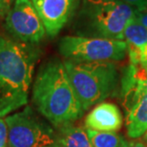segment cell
<instances>
[{
	"instance_id": "1",
	"label": "cell",
	"mask_w": 147,
	"mask_h": 147,
	"mask_svg": "<svg viewBox=\"0 0 147 147\" xmlns=\"http://www.w3.org/2000/svg\"><path fill=\"white\" fill-rule=\"evenodd\" d=\"M33 45L0 36V117L27 104L38 58Z\"/></svg>"
},
{
	"instance_id": "2",
	"label": "cell",
	"mask_w": 147,
	"mask_h": 147,
	"mask_svg": "<svg viewBox=\"0 0 147 147\" xmlns=\"http://www.w3.org/2000/svg\"><path fill=\"white\" fill-rule=\"evenodd\" d=\"M32 98L36 110L55 127L73 123L84 112L69 81L64 62L58 59L40 68Z\"/></svg>"
},
{
	"instance_id": "3",
	"label": "cell",
	"mask_w": 147,
	"mask_h": 147,
	"mask_svg": "<svg viewBox=\"0 0 147 147\" xmlns=\"http://www.w3.org/2000/svg\"><path fill=\"white\" fill-rule=\"evenodd\" d=\"M64 66L83 111L101 103L117 89L119 72L115 62H75L65 60Z\"/></svg>"
},
{
	"instance_id": "4",
	"label": "cell",
	"mask_w": 147,
	"mask_h": 147,
	"mask_svg": "<svg viewBox=\"0 0 147 147\" xmlns=\"http://www.w3.org/2000/svg\"><path fill=\"white\" fill-rule=\"evenodd\" d=\"M136 9L121 0H84L80 17L93 37L123 40Z\"/></svg>"
},
{
	"instance_id": "5",
	"label": "cell",
	"mask_w": 147,
	"mask_h": 147,
	"mask_svg": "<svg viewBox=\"0 0 147 147\" xmlns=\"http://www.w3.org/2000/svg\"><path fill=\"white\" fill-rule=\"evenodd\" d=\"M66 60L75 62H115L124 59L127 45L124 40L84 36H66L58 44Z\"/></svg>"
},
{
	"instance_id": "6",
	"label": "cell",
	"mask_w": 147,
	"mask_h": 147,
	"mask_svg": "<svg viewBox=\"0 0 147 147\" xmlns=\"http://www.w3.org/2000/svg\"><path fill=\"white\" fill-rule=\"evenodd\" d=\"M8 127L7 147H45L57 142L50 125L30 107L5 117Z\"/></svg>"
},
{
	"instance_id": "7",
	"label": "cell",
	"mask_w": 147,
	"mask_h": 147,
	"mask_svg": "<svg viewBox=\"0 0 147 147\" xmlns=\"http://www.w3.org/2000/svg\"><path fill=\"white\" fill-rule=\"evenodd\" d=\"M5 26L11 36L28 44H36L46 31L31 0H16L6 16Z\"/></svg>"
},
{
	"instance_id": "8",
	"label": "cell",
	"mask_w": 147,
	"mask_h": 147,
	"mask_svg": "<svg viewBox=\"0 0 147 147\" xmlns=\"http://www.w3.org/2000/svg\"><path fill=\"white\" fill-rule=\"evenodd\" d=\"M42 21L46 34L55 36L75 13L78 0H31Z\"/></svg>"
},
{
	"instance_id": "9",
	"label": "cell",
	"mask_w": 147,
	"mask_h": 147,
	"mask_svg": "<svg viewBox=\"0 0 147 147\" xmlns=\"http://www.w3.org/2000/svg\"><path fill=\"white\" fill-rule=\"evenodd\" d=\"M147 94V65H132L125 69L121 79L123 105L128 111Z\"/></svg>"
},
{
	"instance_id": "10",
	"label": "cell",
	"mask_w": 147,
	"mask_h": 147,
	"mask_svg": "<svg viewBox=\"0 0 147 147\" xmlns=\"http://www.w3.org/2000/svg\"><path fill=\"white\" fill-rule=\"evenodd\" d=\"M121 112L116 104L101 102L87 115L85 126L88 129L100 132H117L122 126Z\"/></svg>"
},
{
	"instance_id": "11",
	"label": "cell",
	"mask_w": 147,
	"mask_h": 147,
	"mask_svg": "<svg viewBox=\"0 0 147 147\" xmlns=\"http://www.w3.org/2000/svg\"><path fill=\"white\" fill-rule=\"evenodd\" d=\"M123 40L132 65H147V29L136 19L132 20L124 31Z\"/></svg>"
},
{
	"instance_id": "12",
	"label": "cell",
	"mask_w": 147,
	"mask_h": 147,
	"mask_svg": "<svg viewBox=\"0 0 147 147\" xmlns=\"http://www.w3.org/2000/svg\"><path fill=\"white\" fill-rule=\"evenodd\" d=\"M127 135L132 140L139 139L147 130V94L127 111Z\"/></svg>"
},
{
	"instance_id": "13",
	"label": "cell",
	"mask_w": 147,
	"mask_h": 147,
	"mask_svg": "<svg viewBox=\"0 0 147 147\" xmlns=\"http://www.w3.org/2000/svg\"><path fill=\"white\" fill-rule=\"evenodd\" d=\"M57 142L59 147H93L86 130L73 123L58 127Z\"/></svg>"
},
{
	"instance_id": "14",
	"label": "cell",
	"mask_w": 147,
	"mask_h": 147,
	"mask_svg": "<svg viewBox=\"0 0 147 147\" xmlns=\"http://www.w3.org/2000/svg\"><path fill=\"white\" fill-rule=\"evenodd\" d=\"M93 147H122L125 140L115 132H100L86 128Z\"/></svg>"
},
{
	"instance_id": "15",
	"label": "cell",
	"mask_w": 147,
	"mask_h": 147,
	"mask_svg": "<svg viewBox=\"0 0 147 147\" xmlns=\"http://www.w3.org/2000/svg\"><path fill=\"white\" fill-rule=\"evenodd\" d=\"M8 127L5 119L0 117V147H7Z\"/></svg>"
},
{
	"instance_id": "16",
	"label": "cell",
	"mask_w": 147,
	"mask_h": 147,
	"mask_svg": "<svg viewBox=\"0 0 147 147\" xmlns=\"http://www.w3.org/2000/svg\"><path fill=\"white\" fill-rule=\"evenodd\" d=\"M16 0H0V16H7Z\"/></svg>"
},
{
	"instance_id": "17",
	"label": "cell",
	"mask_w": 147,
	"mask_h": 147,
	"mask_svg": "<svg viewBox=\"0 0 147 147\" xmlns=\"http://www.w3.org/2000/svg\"><path fill=\"white\" fill-rule=\"evenodd\" d=\"M121 1L133 6L138 11L147 10V0H121Z\"/></svg>"
},
{
	"instance_id": "18",
	"label": "cell",
	"mask_w": 147,
	"mask_h": 147,
	"mask_svg": "<svg viewBox=\"0 0 147 147\" xmlns=\"http://www.w3.org/2000/svg\"><path fill=\"white\" fill-rule=\"evenodd\" d=\"M135 19L139 21L143 27L147 29V10L144 11H136Z\"/></svg>"
},
{
	"instance_id": "19",
	"label": "cell",
	"mask_w": 147,
	"mask_h": 147,
	"mask_svg": "<svg viewBox=\"0 0 147 147\" xmlns=\"http://www.w3.org/2000/svg\"><path fill=\"white\" fill-rule=\"evenodd\" d=\"M122 147H147V146L144 142H140V140H129V142L125 140Z\"/></svg>"
},
{
	"instance_id": "20",
	"label": "cell",
	"mask_w": 147,
	"mask_h": 147,
	"mask_svg": "<svg viewBox=\"0 0 147 147\" xmlns=\"http://www.w3.org/2000/svg\"><path fill=\"white\" fill-rule=\"evenodd\" d=\"M143 142H144L146 144V146H147V130L144 133V135H143Z\"/></svg>"
},
{
	"instance_id": "21",
	"label": "cell",
	"mask_w": 147,
	"mask_h": 147,
	"mask_svg": "<svg viewBox=\"0 0 147 147\" xmlns=\"http://www.w3.org/2000/svg\"><path fill=\"white\" fill-rule=\"evenodd\" d=\"M45 147H59V145H58V143L55 142L54 144H51V145H48V146H45Z\"/></svg>"
}]
</instances>
